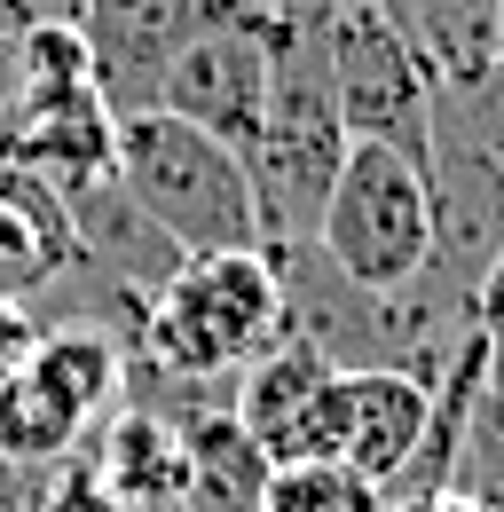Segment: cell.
Instances as JSON below:
<instances>
[{
	"label": "cell",
	"instance_id": "cell-19",
	"mask_svg": "<svg viewBox=\"0 0 504 512\" xmlns=\"http://www.w3.org/2000/svg\"><path fill=\"white\" fill-rule=\"evenodd\" d=\"M386 512H473V505H465L457 489H434V497H394Z\"/></svg>",
	"mask_w": 504,
	"mask_h": 512
},
{
	"label": "cell",
	"instance_id": "cell-7",
	"mask_svg": "<svg viewBox=\"0 0 504 512\" xmlns=\"http://www.w3.org/2000/svg\"><path fill=\"white\" fill-rule=\"evenodd\" d=\"M229 0H63V16L79 24L87 56H95V95L111 111H150L158 79L189 40L221 16Z\"/></svg>",
	"mask_w": 504,
	"mask_h": 512
},
{
	"label": "cell",
	"instance_id": "cell-21",
	"mask_svg": "<svg viewBox=\"0 0 504 512\" xmlns=\"http://www.w3.org/2000/svg\"><path fill=\"white\" fill-rule=\"evenodd\" d=\"M40 8H48V16H63V0H40Z\"/></svg>",
	"mask_w": 504,
	"mask_h": 512
},
{
	"label": "cell",
	"instance_id": "cell-4",
	"mask_svg": "<svg viewBox=\"0 0 504 512\" xmlns=\"http://www.w3.org/2000/svg\"><path fill=\"white\" fill-rule=\"evenodd\" d=\"M323 56L339 87L347 142H386L402 158H434V95L441 79L410 40L394 0H323Z\"/></svg>",
	"mask_w": 504,
	"mask_h": 512
},
{
	"label": "cell",
	"instance_id": "cell-20",
	"mask_svg": "<svg viewBox=\"0 0 504 512\" xmlns=\"http://www.w3.org/2000/svg\"><path fill=\"white\" fill-rule=\"evenodd\" d=\"M497 56H504V0H497Z\"/></svg>",
	"mask_w": 504,
	"mask_h": 512
},
{
	"label": "cell",
	"instance_id": "cell-14",
	"mask_svg": "<svg viewBox=\"0 0 504 512\" xmlns=\"http://www.w3.org/2000/svg\"><path fill=\"white\" fill-rule=\"evenodd\" d=\"M32 512H126V497L111 489V473L95 465V449L79 442L71 457L40 465V497H32Z\"/></svg>",
	"mask_w": 504,
	"mask_h": 512
},
{
	"label": "cell",
	"instance_id": "cell-22",
	"mask_svg": "<svg viewBox=\"0 0 504 512\" xmlns=\"http://www.w3.org/2000/svg\"><path fill=\"white\" fill-rule=\"evenodd\" d=\"M497 426H504V402H497Z\"/></svg>",
	"mask_w": 504,
	"mask_h": 512
},
{
	"label": "cell",
	"instance_id": "cell-6",
	"mask_svg": "<svg viewBox=\"0 0 504 512\" xmlns=\"http://www.w3.org/2000/svg\"><path fill=\"white\" fill-rule=\"evenodd\" d=\"M268 56H276V8L229 0L182 56L166 64L158 111L221 134V142L245 158V142L260 134V111H268Z\"/></svg>",
	"mask_w": 504,
	"mask_h": 512
},
{
	"label": "cell",
	"instance_id": "cell-1",
	"mask_svg": "<svg viewBox=\"0 0 504 512\" xmlns=\"http://www.w3.org/2000/svg\"><path fill=\"white\" fill-rule=\"evenodd\" d=\"M292 331V300H284V268L237 245V253H182V268L142 300V331H134V363L150 379H237L260 363L276 339Z\"/></svg>",
	"mask_w": 504,
	"mask_h": 512
},
{
	"label": "cell",
	"instance_id": "cell-5",
	"mask_svg": "<svg viewBox=\"0 0 504 512\" xmlns=\"http://www.w3.org/2000/svg\"><path fill=\"white\" fill-rule=\"evenodd\" d=\"M119 394H126V347L103 323L40 331L24 371L0 386V457L56 465L119 410Z\"/></svg>",
	"mask_w": 504,
	"mask_h": 512
},
{
	"label": "cell",
	"instance_id": "cell-15",
	"mask_svg": "<svg viewBox=\"0 0 504 512\" xmlns=\"http://www.w3.org/2000/svg\"><path fill=\"white\" fill-rule=\"evenodd\" d=\"M473 339L489 355V402H504V253L489 260V276L473 292Z\"/></svg>",
	"mask_w": 504,
	"mask_h": 512
},
{
	"label": "cell",
	"instance_id": "cell-18",
	"mask_svg": "<svg viewBox=\"0 0 504 512\" xmlns=\"http://www.w3.org/2000/svg\"><path fill=\"white\" fill-rule=\"evenodd\" d=\"M16 111V24H0V127Z\"/></svg>",
	"mask_w": 504,
	"mask_h": 512
},
{
	"label": "cell",
	"instance_id": "cell-2",
	"mask_svg": "<svg viewBox=\"0 0 504 512\" xmlns=\"http://www.w3.org/2000/svg\"><path fill=\"white\" fill-rule=\"evenodd\" d=\"M119 190L182 245V253H237L260 245V213H252L245 158L221 134L189 127L174 111H126L119 119V158H111Z\"/></svg>",
	"mask_w": 504,
	"mask_h": 512
},
{
	"label": "cell",
	"instance_id": "cell-13",
	"mask_svg": "<svg viewBox=\"0 0 504 512\" xmlns=\"http://www.w3.org/2000/svg\"><path fill=\"white\" fill-rule=\"evenodd\" d=\"M449 489L473 512H504V426H497V402H489V394H481V410H473V426H465V442H457Z\"/></svg>",
	"mask_w": 504,
	"mask_h": 512
},
{
	"label": "cell",
	"instance_id": "cell-12",
	"mask_svg": "<svg viewBox=\"0 0 504 512\" xmlns=\"http://www.w3.org/2000/svg\"><path fill=\"white\" fill-rule=\"evenodd\" d=\"M260 512H386V489L339 457H300V465H268Z\"/></svg>",
	"mask_w": 504,
	"mask_h": 512
},
{
	"label": "cell",
	"instance_id": "cell-9",
	"mask_svg": "<svg viewBox=\"0 0 504 512\" xmlns=\"http://www.w3.org/2000/svg\"><path fill=\"white\" fill-rule=\"evenodd\" d=\"M426 426H434V379L394 371V363H355V371L331 379V442H323V457L371 473L386 489L418 457Z\"/></svg>",
	"mask_w": 504,
	"mask_h": 512
},
{
	"label": "cell",
	"instance_id": "cell-17",
	"mask_svg": "<svg viewBox=\"0 0 504 512\" xmlns=\"http://www.w3.org/2000/svg\"><path fill=\"white\" fill-rule=\"evenodd\" d=\"M32 497H40V465L0 457V512H32Z\"/></svg>",
	"mask_w": 504,
	"mask_h": 512
},
{
	"label": "cell",
	"instance_id": "cell-8",
	"mask_svg": "<svg viewBox=\"0 0 504 512\" xmlns=\"http://www.w3.org/2000/svg\"><path fill=\"white\" fill-rule=\"evenodd\" d=\"M331 379H339V363L308 331H284L260 363L237 371L229 410L268 465H300V457H323V442H331Z\"/></svg>",
	"mask_w": 504,
	"mask_h": 512
},
{
	"label": "cell",
	"instance_id": "cell-10",
	"mask_svg": "<svg viewBox=\"0 0 504 512\" xmlns=\"http://www.w3.org/2000/svg\"><path fill=\"white\" fill-rule=\"evenodd\" d=\"M79 268V221L71 197L24 166H0V292L40 300Z\"/></svg>",
	"mask_w": 504,
	"mask_h": 512
},
{
	"label": "cell",
	"instance_id": "cell-3",
	"mask_svg": "<svg viewBox=\"0 0 504 512\" xmlns=\"http://www.w3.org/2000/svg\"><path fill=\"white\" fill-rule=\"evenodd\" d=\"M315 253L331 260L355 292H402L434 260V182L418 158L386 142H347L339 182L315 213Z\"/></svg>",
	"mask_w": 504,
	"mask_h": 512
},
{
	"label": "cell",
	"instance_id": "cell-16",
	"mask_svg": "<svg viewBox=\"0 0 504 512\" xmlns=\"http://www.w3.org/2000/svg\"><path fill=\"white\" fill-rule=\"evenodd\" d=\"M32 339H40V316H32V300H8V292H0V386L24 371Z\"/></svg>",
	"mask_w": 504,
	"mask_h": 512
},
{
	"label": "cell",
	"instance_id": "cell-11",
	"mask_svg": "<svg viewBox=\"0 0 504 512\" xmlns=\"http://www.w3.org/2000/svg\"><path fill=\"white\" fill-rule=\"evenodd\" d=\"M402 24L441 87H473L497 64V0H402Z\"/></svg>",
	"mask_w": 504,
	"mask_h": 512
}]
</instances>
